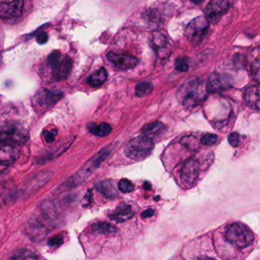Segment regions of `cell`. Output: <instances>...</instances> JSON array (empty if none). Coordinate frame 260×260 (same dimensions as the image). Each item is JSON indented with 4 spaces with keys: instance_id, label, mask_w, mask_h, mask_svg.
<instances>
[{
    "instance_id": "obj_1",
    "label": "cell",
    "mask_w": 260,
    "mask_h": 260,
    "mask_svg": "<svg viewBox=\"0 0 260 260\" xmlns=\"http://www.w3.org/2000/svg\"><path fill=\"white\" fill-rule=\"evenodd\" d=\"M28 138V130L19 121H7L0 126V143L18 147L25 144Z\"/></svg>"
},
{
    "instance_id": "obj_2",
    "label": "cell",
    "mask_w": 260,
    "mask_h": 260,
    "mask_svg": "<svg viewBox=\"0 0 260 260\" xmlns=\"http://www.w3.org/2000/svg\"><path fill=\"white\" fill-rule=\"evenodd\" d=\"M226 240L236 247L244 249L252 244L254 234L244 223H234L229 225L225 232Z\"/></svg>"
},
{
    "instance_id": "obj_3",
    "label": "cell",
    "mask_w": 260,
    "mask_h": 260,
    "mask_svg": "<svg viewBox=\"0 0 260 260\" xmlns=\"http://www.w3.org/2000/svg\"><path fill=\"white\" fill-rule=\"evenodd\" d=\"M48 63L52 78L56 81L64 80L72 71V59L69 56L61 54L60 51L51 53L48 56Z\"/></svg>"
},
{
    "instance_id": "obj_4",
    "label": "cell",
    "mask_w": 260,
    "mask_h": 260,
    "mask_svg": "<svg viewBox=\"0 0 260 260\" xmlns=\"http://www.w3.org/2000/svg\"><path fill=\"white\" fill-rule=\"evenodd\" d=\"M154 147L153 140L145 135L135 138L124 149L126 156L133 160H141L147 157Z\"/></svg>"
},
{
    "instance_id": "obj_5",
    "label": "cell",
    "mask_w": 260,
    "mask_h": 260,
    "mask_svg": "<svg viewBox=\"0 0 260 260\" xmlns=\"http://www.w3.org/2000/svg\"><path fill=\"white\" fill-rule=\"evenodd\" d=\"M180 97L182 103L186 107H194L205 99V91L199 79L191 78L187 80L180 88Z\"/></svg>"
},
{
    "instance_id": "obj_6",
    "label": "cell",
    "mask_w": 260,
    "mask_h": 260,
    "mask_svg": "<svg viewBox=\"0 0 260 260\" xmlns=\"http://www.w3.org/2000/svg\"><path fill=\"white\" fill-rule=\"evenodd\" d=\"M109 153H110V150L109 147L103 149L101 151L99 152L96 155L86 162L83 167H82V168L76 173L75 176H73L69 182L70 183L75 185L84 182L101 165L102 162L107 157Z\"/></svg>"
},
{
    "instance_id": "obj_7",
    "label": "cell",
    "mask_w": 260,
    "mask_h": 260,
    "mask_svg": "<svg viewBox=\"0 0 260 260\" xmlns=\"http://www.w3.org/2000/svg\"><path fill=\"white\" fill-rule=\"evenodd\" d=\"M209 22L205 16L193 19L185 29V37L193 45H199L206 34Z\"/></svg>"
},
{
    "instance_id": "obj_8",
    "label": "cell",
    "mask_w": 260,
    "mask_h": 260,
    "mask_svg": "<svg viewBox=\"0 0 260 260\" xmlns=\"http://www.w3.org/2000/svg\"><path fill=\"white\" fill-rule=\"evenodd\" d=\"M230 5L226 0H211L205 10V17L210 23L217 24L228 12Z\"/></svg>"
},
{
    "instance_id": "obj_9",
    "label": "cell",
    "mask_w": 260,
    "mask_h": 260,
    "mask_svg": "<svg viewBox=\"0 0 260 260\" xmlns=\"http://www.w3.org/2000/svg\"><path fill=\"white\" fill-rule=\"evenodd\" d=\"M199 161L194 158H190L184 164L181 170V179L186 187H191L197 180L199 175Z\"/></svg>"
},
{
    "instance_id": "obj_10",
    "label": "cell",
    "mask_w": 260,
    "mask_h": 260,
    "mask_svg": "<svg viewBox=\"0 0 260 260\" xmlns=\"http://www.w3.org/2000/svg\"><path fill=\"white\" fill-rule=\"evenodd\" d=\"M232 80L226 74H212L208 78L206 83V91L208 92H220L226 90L231 86Z\"/></svg>"
},
{
    "instance_id": "obj_11",
    "label": "cell",
    "mask_w": 260,
    "mask_h": 260,
    "mask_svg": "<svg viewBox=\"0 0 260 260\" xmlns=\"http://www.w3.org/2000/svg\"><path fill=\"white\" fill-rule=\"evenodd\" d=\"M24 0H13L0 4V18L13 19L22 16L23 12Z\"/></svg>"
},
{
    "instance_id": "obj_12",
    "label": "cell",
    "mask_w": 260,
    "mask_h": 260,
    "mask_svg": "<svg viewBox=\"0 0 260 260\" xmlns=\"http://www.w3.org/2000/svg\"><path fill=\"white\" fill-rule=\"evenodd\" d=\"M107 58L115 67L124 71L133 69L138 63V59L129 54L110 52L107 54Z\"/></svg>"
},
{
    "instance_id": "obj_13",
    "label": "cell",
    "mask_w": 260,
    "mask_h": 260,
    "mask_svg": "<svg viewBox=\"0 0 260 260\" xmlns=\"http://www.w3.org/2000/svg\"><path fill=\"white\" fill-rule=\"evenodd\" d=\"M20 151L16 146L0 143V166H10L18 160Z\"/></svg>"
},
{
    "instance_id": "obj_14",
    "label": "cell",
    "mask_w": 260,
    "mask_h": 260,
    "mask_svg": "<svg viewBox=\"0 0 260 260\" xmlns=\"http://www.w3.org/2000/svg\"><path fill=\"white\" fill-rule=\"evenodd\" d=\"M62 97V92L43 89L36 95V103L41 107H51L56 104Z\"/></svg>"
},
{
    "instance_id": "obj_15",
    "label": "cell",
    "mask_w": 260,
    "mask_h": 260,
    "mask_svg": "<svg viewBox=\"0 0 260 260\" xmlns=\"http://www.w3.org/2000/svg\"><path fill=\"white\" fill-rule=\"evenodd\" d=\"M135 215L132 207L126 204H122L117 207L111 214H109V218L117 222H124L133 217Z\"/></svg>"
},
{
    "instance_id": "obj_16",
    "label": "cell",
    "mask_w": 260,
    "mask_h": 260,
    "mask_svg": "<svg viewBox=\"0 0 260 260\" xmlns=\"http://www.w3.org/2000/svg\"><path fill=\"white\" fill-rule=\"evenodd\" d=\"M244 100L249 108L254 110H259V88L258 85L246 89L244 92Z\"/></svg>"
},
{
    "instance_id": "obj_17",
    "label": "cell",
    "mask_w": 260,
    "mask_h": 260,
    "mask_svg": "<svg viewBox=\"0 0 260 260\" xmlns=\"http://www.w3.org/2000/svg\"><path fill=\"white\" fill-rule=\"evenodd\" d=\"M153 46L160 57H168L171 52V46L170 42L165 36L161 34H156L153 38Z\"/></svg>"
},
{
    "instance_id": "obj_18",
    "label": "cell",
    "mask_w": 260,
    "mask_h": 260,
    "mask_svg": "<svg viewBox=\"0 0 260 260\" xmlns=\"http://www.w3.org/2000/svg\"><path fill=\"white\" fill-rule=\"evenodd\" d=\"M165 132V126L160 121H154L150 124H146L142 129L143 135L153 138H158Z\"/></svg>"
},
{
    "instance_id": "obj_19",
    "label": "cell",
    "mask_w": 260,
    "mask_h": 260,
    "mask_svg": "<svg viewBox=\"0 0 260 260\" xmlns=\"http://www.w3.org/2000/svg\"><path fill=\"white\" fill-rule=\"evenodd\" d=\"M96 189L107 199H115L118 198V191L110 181H103L97 184Z\"/></svg>"
},
{
    "instance_id": "obj_20",
    "label": "cell",
    "mask_w": 260,
    "mask_h": 260,
    "mask_svg": "<svg viewBox=\"0 0 260 260\" xmlns=\"http://www.w3.org/2000/svg\"><path fill=\"white\" fill-rule=\"evenodd\" d=\"M108 73L104 68H101L87 79L88 83L93 87H100L107 80Z\"/></svg>"
},
{
    "instance_id": "obj_21",
    "label": "cell",
    "mask_w": 260,
    "mask_h": 260,
    "mask_svg": "<svg viewBox=\"0 0 260 260\" xmlns=\"http://www.w3.org/2000/svg\"><path fill=\"white\" fill-rule=\"evenodd\" d=\"M88 129L90 133L98 137L107 136L112 130L110 124H107V123H102L100 125H97L94 123H90L88 124Z\"/></svg>"
},
{
    "instance_id": "obj_22",
    "label": "cell",
    "mask_w": 260,
    "mask_h": 260,
    "mask_svg": "<svg viewBox=\"0 0 260 260\" xmlns=\"http://www.w3.org/2000/svg\"><path fill=\"white\" fill-rule=\"evenodd\" d=\"M92 231L96 234H106V235L115 234L118 230L114 225L107 223V222H99V223H94L92 225Z\"/></svg>"
},
{
    "instance_id": "obj_23",
    "label": "cell",
    "mask_w": 260,
    "mask_h": 260,
    "mask_svg": "<svg viewBox=\"0 0 260 260\" xmlns=\"http://www.w3.org/2000/svg\"><path fill=\"white\" fill-rule=\"evenodd\" d=\"M12 259H37L39 258L37 254L31 249H19L13 254Z\"/></svg>"
},
{
    "instance_id": "obj_24",
    "label": "cell",
    "mask_w": 260,
    "mask_h": 260,
    "mask_svg": "<svg viewBox=\"0 0 260 260\" xmlns=\"http://www.w3.org/2000/svg\"><path fill=\"white\" fill-rule=\"evenodd\" d=\"M153 86L150 83H141L137 85L135 93L137 96L144 97L150 95L153 91Z\"/></svg>"
},
{
    "instance_id": "obj_25",
    "label": "cell",
    "mask_w": 260,
    "mask_h": 260,
    "mask_svg": "<svg viewBox=\"0 0 260 260\" xmlns=\"http://www.w3.org/2000/svg\"><path fill=\"white\" fill-rule=\"evenodd\" d=\"M181 144L191 150H197L199 149V141L192 135L183 137L181 139Z\"/></svg>"
},
{
    "instance_id": "obj_26",
    "label": "cell",
    "mask_w": 260,
    "mask_h": 260,
    "mask_svg": "<svg viewBox=\"0 0 260 260\" xmlns=\"http://www.w3.org/2000/svg\"><path fill=\"white\" fill-rule=\"evenodd\" d=\"M120 191L124 193H130L135 190V185L128 179H121L118 184Z\"/></svg>"
},
{
    "instance_id": "obj_27",
    "label": "cell",
    "mask_w": 260,
    "mask_h": 260,
    "mask_svg": "<svg viewBox=\"0 0 260 260\" xmlns=\"http://www.w3.org/2000/svg\"><path fill=\"white\" fill-rule=\"evenodd\" d=\"M176 70L179 72H186L188 70V59L186 57H179L176 60Z\"/></svg>"
},
{
    "instance_id": "obj_28",
    "label": "cell",
    "mask_w": 260,
    "mask_h": 260,
    "mask_svg": "<svg viewBox=\"0 0 260 260\" xmlns=\"http://www.w3.org/2000/svg\"><path fill=\"white\" fill-rule=\"evenodd\" d=\"M217 138H217V135H214V134H208V135L202 137V139H201V143L204 145H213L217 142Z\"/></svg>"
},
{
    "instance_id": "obj_29",
    "label": "cell",
    "mask_w": 260,
    "mask_h": 260,
    "mask_svg": "<svg viewBox=\"0 0 260 260\" xmlns=\"http://www.w3.org/2000/svg\"><path fill=\"white\" fill-rule=\"evenodd\" d=\"M259 69L260 62L259 59L256 58L254 60L252 65V76L254 80L258 83L259 82Z\"/></svg>"
},
{
    "instance_id": "obj_30",
    "label": "cell",
    "mask_w": 260,
    "mask_h": 260,
    "mask_svg": "<svg viewBox=\"0 0 260 260\" xmlns=\"http://www.w3.org/2000/svg\"><path fill=\"white\" fill-rule=\"evenodd\" d=\"M63 237L62 234H57L54 235V237H51L48 240V246H60V245L63 244Z\"/></svg>"
},
{
    "instance_id": "obj_31",
    "label": "cell",
    "mask_w": 260,
    "mask_h": 260,
    "mask_svg": "<svg viewBox=\"0 0 260 260\" xmlns=\"http://www.w3.org/2000/svg\"><path fill=\"white\" fill-rule=\"evenodd\" d=\"M43 135L45 136V141L50 144V143H52L55 140L57 132L56 129H50V130L45 131L43 132Z\"/></svg>"
},
{
    "instance_id": "obj_32",
    "label": "cell",
    "mask_w": 260,
    "mask_h": 260,
    "mask_svg": "<svg viewBox=\"0 0 260 260\" xmlns=\"http://www.w3.org/2000/svg\"><path fill=\"white\" fill-rule=\"evenodd\" d=\"M228 141L233 147H238L240 144V135L237 132H233L228 137Z\"/></svg>"
},
{
    "instance_id": "obj_33",
    "label": "cell",
    "mask_w": 260,
    "mask_h": 260,
    "mask_svg": "<svg viewBox=\"0 0 260 260\" xmlns=\"http://www.w3.org/2000/svg\"><path fill=\"white\" fill-rule=\"evenodd\" d=\"M48 41V33L45 31H42V32L39 33L36 37V42L39 44V45H44L46 44Z\"/></svg>"
},
{
    "instance_id": "obj_34",
    "label": "cell",
    "mask_w": 260,
    "mask_h": 260,
    "mask_svg": "<svg viewBox=\"0 0 260 260\" xmlns=\"http://www.w3.org/2000/svg\"><path fill=\"white\" fill-rule=\"evenodd\" d=\"M155 211L153 209H147L146 211H143L141 214V217L143 218H148V217H151L152 216L154 215Z\"/></svg>"
},
{
    "instance_id": "obj_35",
    "label": "cell",
    "mask_w": 260,
    "mask_h": 260,
    "mask_svg": "<svg viewBox=\"0 0 260 260\" xmlns=\"http://www.w3.org/2000/svg\"><path fill=\"white\" fill-rule=\"evenodd\" d=\"M191 1H192V3H194V4H202L204 0H191Z\"/></svg>"
}]
</instances>
